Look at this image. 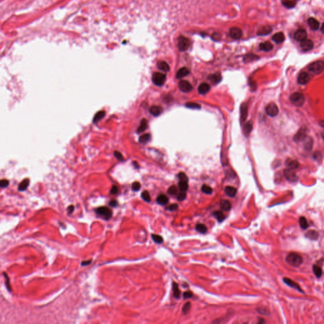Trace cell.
<instances>
[{
    "mask_svg": "<svg viewBox=\"0 0 324 324\" xmlns=\"http://www.w3.org/2000/svg\"><path fill=\"white\" fill-rule=\"evenodd\" d=\"M286 262L291 266L298 267L302 263V258L301 256L295 253H291L286 257Z\"/></svg>",
    "mask_w": 324,
    "mask_h": 324,
    "instance_id": "6da1fadb",
    "label": "cell"
},
{
    "mask_svg": "<svg viewBox=\"0 0 324 324\" xmlns=\"http://www.w3.org/2000/svg\"><path fill=\"white\" fill-rule=\"evenodd\" d=\"M324 69V63L323 61H316L311 63L308 66V70L309 72L318 75L321 74Z\"/></svg>",
    "mask_w": 324,
    "mask_h": 324,
    "instance_id": "7a4b0ae2",
    "label": "cell"
},
{
    "mask_svg": "<svg viewBox=\"0 0 324 324\" xmlns=\"http://www.w3.org/2000/svg\"><path fill=\"white\" fill-rule=\"evenodd\" d=\"M290 100L294 105L301 106L305 103V97L300 92H294L290 96Z\"/></svg>",
    "mask_w": 324,
    "mask_h": 324,
    "instance_id": "3957f363",
    "label": "cell"
},
{
    "mask_svg": "<svg viewBox=\"0 0 324 324\" xmlns=\"http://www.w3.org/2000/svg\"><path fill=\"white\" fill-rule=\"evenodd\" d=\"M191 42L187 37L181 35L178 38V48L181 51H185L189 48Z\"/></svg>",
    "mask_w": 324,
    "mask_h": 324,
    "instance_id": "277c9868",
    "label": "cell"
},
{
    "mask_svg": "<svg viewBox=\"0 0 324 324\" xmlns=\"http://www.w3.org/2000/svg\"><path fill=\"white\" fill-rule=\"evenodd\" d=\"M152 80L154 84L161 86L164 84L166 80V75L160 72L154 73L152 77Z\"/></svg>",
    "mask_w": 324,
    "mask_h": 324,
    "instance_id": "5b68a950",
    "label": "cell"
},
{
    "mask_svg": "<svg viewBox=\"0 0 324 324\" xmlns=\"http://www.w3.org/2000/svg\"><path fill=\"white\" fill-rule=\"evenodd\" d=\"M96 212L97 214L103 216L105 220L110 219L112 216V210L107 207H105H105L104 206H102V207L98 208L96 210Z\"/></svg>",
    "mask_w": 324,
    "mask_h": 324,
    "instance_id": "8992f818",
    "label": "cell"
},
{
    "mask_svg": "<svg viewBox=\"0 0 324 324\" xmlns=\"http://www.w3.org/2000/svg\"><path fill=\"white\" fill-rule=\"evenodd\" d=\"M265 111L268 115L270 117H275L279 113V108L275 103H270L266 107Z\"/></svg>",
    "mask_w": 324,
    "mask_h": 324,
    "instance_id": "52a82bcc",
    "label": "cell"
},
{
    "mask_svg": "<svg viewBox=\"0 0 324 324\" xmlns=\"http://www.w3.org/2000/svg\"><path fill=\"white\" fill-rule=\"evenodd\" d=\"M179 87L181 91L184 92H189L193 89V86L187 80H181L179 83Z\"/></svg>",
    "mask_w": 324,
    "mask_h": 324,
    "instance_id": "ba28073f",
    "label": "cell"
},
{
    "mask_svg": "<svg viewBox=\"0 0 324 324\" xmlns=\"http://www.w3.org/2000/svg\"><path fill=\"white\" fill-rule=\"evenodd\" d=\"M307 37V33L304 29H299L294 33V38L296 41L301 42Z\"/></svg>",
    "mask_w": 324,
    "mask_h": 324,
    "instance_id": "9c48e42d",
    "label": "cell"
},
{
    "mask_svg": "<svg viewBox=\"0 0 324 324\" xmlns=\"http://www.w3.org/2000/svg\"><path fill=\"white\" fill-rule=\"evenodd\" d=\"M300 46L302 51H309L312 50V49L313 48L314 44H313V42H312V40L306 39V40H305L304 41L301 42Z\"/></svg>",
    "mask_w": 324,
    "mask_h": 324,
    "instance_id": "30bf717a",
    "label": "cell"
},
{
    "mask_svg": "<svg viewBox=\"0 0 324 324\" xmlns=\"http://www.w3.org/2000/svg\"><path fill=\"white\" fill-rule=\"evenodd\" d=\"M284 174L285 177H286L288 180L291 181V182H294V181H296L298 179V177L296 175V173H294L293 170L292 169H287L284 170Z\"/></svg>",
    "mask_w": 324,
    "mask_h": 324,
    "instance_id": "8fae6325",
    "label": "cell"
},
{
    "mask_svg": "<svg viewBox=\"0 0 324 324\" xmlns=\"http://www.w3.org/2000/svg\"><path fill=\"white\" fill-rule=\"evenodd\" d=\"M230 35L234 40H239L243 35V32L238 27H232L230 30Z\"/></svg>",
    "mask_w": 324,
    "mask_h": 324,
    "instance_id": "7c38bea8",
    "label": "cell"
},
{
    "mask_svg": "<svg viewBox=\"0 0 324 324\" xmlns=\"http://www.w3.org/2000/svg\"><path fill=\"white\" fill-rule=\"evenodd\" d=\"M309 80H310V77H309V74L305 72H301L299 75L298 78V83L301 85L307 84L309 81Z\"/></svg>",
    "mask_w": 324,
    "mask_h": 324,
    "instance_id": "4fadbf2b",
    "label": "cell"
},
{
    "mask_svg": "<svg viewBox=\"0 0 324 324\" xmlns=\"http://www.w3.org/2000/svg\"><path fill=\"white\" fill-rule=\"evenodd\" d=\"M307 136V129L306 128H301L300 129L296 134L294 137V140L296 142L301 141L304 139L305 137Z\"/></svg>",
    "mask_w": 324,
    "mask_h": 324,
    "instance_id": "5bb4252c",
    "label": "cell"
},
{
    "mask_svg": "<svg viewBox=\"0 0 324 324\" xmlns=\"http://www.w3.org/2000/svg\"><path fill=\"white\" fill-rule=\"evenodd\" d=\"M308 25L309 28L313 31L318 30L320 27V22L313 17L309 18L308 19Z\"/></svg>",
    "mask_w": 324,
    "mask_h": 324,
    "instance_id": "9a60e30c",
    "label": "cell"
},
{
    "mask_svg": "<svg viewBox=\"0 0 324 324\" xmlns=\"http://www.w3.org/2000/svg\"><path fill=\"white\" fill-rule=\"evenodd\" d=\"M283 281L287 285V286H290L291 287L294 288V289H297L298 291H300L301 293H304V291L301 289L300 286H299L298 284H297L296 282H294V281H293L291 279L289 278H284L283 279Z\"/></svg>",
    "mask_w": 324,
    "mask_h": 324,
    "instance_id": "2e32d148",
    "label": "cell"
},
{
    "mask_svg": "<svg viewBox=\"0 0 324 324\" xmlns=\"http://www.w3.org/2000/svg\"><path fill=\"white\" fill-rule=\"evenodd\" d=\"M272 31V28L270 26H263L261 28H259L258 32L257 35H266L270 34Z\"/></svg>",
    "mask_w": 324,
    "mask_h": 324,
    "instance_id": "e0dca14e",
    "label": "cell"
},
{
    "mask_svg": "<svg viewBox=\"0 0 324 324\" xmlns=\"http://www.w3.org/2000/svg\"><path fill=\"white\" fill-rule=\"evenodd\" d=\"M272 39L275 43L280 44L284 41L285 36H284V34L282 33V32H279V33H277L274 34L272 36Z\"/></svg>",
    "mask_w": 324,
    "mask_h": 324,
    "instance_id": "ac0fdd59",
    "label": "cell"
},
{
    "mask_svg": "<svg viewBox=\"0 0 324 324\" xmlns=\"http://www.w3.org/2000/svg\"><path fill=\"white\" fill-rule=\"evenodd\" d=\"M273 48V46L272 44L268 41L262 42V43L259 44V49H260V50L263 51H266V52L270 51L272 50Z\"/></svg>",
    "mask_w": 324,
    "mask_h": 324,
    "instance_id": "d6986e66",
    "label": "cell"
},
{
    "mask_svg": "<svg viewBox=\"0 0 324 324\" xmlns=\"http://www.w3.org/2000/svg\"><path fill=\"white\" fill-rule=\"evenodd\" d=\"M210 89V85L206 83H202L198 87V92L200 94H206Z\"/></svg>",
    "mask_w": 324,
    "mask_h": 324,
    "instance_id": "ffe728a7",
    "label": "cell"
},
{
    "mask_svg": "<svg viewBox=\"0 0 324 324\" xmlns=\"http://www.w3.org/2000/svg\"><path fill=\"white\" fill-rule=\"evenodd\" d=\"M190 71L186 67H183L178 70L176 74V77L177 79H182V78L187 76V75L189 74Z\"/></svg>",
    "mask_w": 324,
    "mask_h": 324,
    "instance_id": "44dd1931",
    "label": "cell"
},
{
    "mask_svg": "<svg viewBox=\"0 0 324 324\" xmlns=\"http://www.w3.org/2000/svg\"><path fill=\"white\" fill-rule=\"evenodd\" d=\"M163 112V108L160 106H153L149 109V112L155 117L159 116Z\"/></svg>",
    "mask_w": 324,
    "mask_h": 324,
    "instance_id": "7402d4cb",
    "label": "cell"
},
{
    "mask_svg": "<svg viewBox=\"0 0 324 324\" xmlns=\"http://www.w3.org/2000/svg\"><path fill=\"white\" fill-rule=\"evenodd\" d=\"M208 79L213 84H219L220 82L222 80V76L220 73H216L210 76Z\"/></svg>",
    "mask_w": 324,
    "mask_h": 324,
    "instance_id": "603a6c76",
    "label": "cell"
},
{
    "mask_svg": "<svg viewBox=\"0 0 324 324\" xmlns=\"http://www.w3.org/2000/svg\"><path fill=\"white\" fill-rule=\"evenodd\" d=\"M248 115V106L246 103H243L241 107V119L242 122H244Z\"/></svg>",
    "mask_w": 324,
    "mask_h": 324,
    "instance_id": "cb8c5ba5",
    "label": "cell"
},
{
    "mask_svg": "<svg viewBox=\"0 0 324 324\" xmlns=\"http://www.w3.org/2000/svg\"><path fill=\"white\" fill-rule=\"evenodd\" d=\"M220 207L223 211H229L231 209L232 205L229 201L227 200V199H222L220 201Z\"/></svg>",
    "mask_w": 324,
    "mask_h": 324,
    "instance_id": "d4e9b609",
    "label": "cell"
},
{
    "mask_svg": "<svg viewBox=\"0 0 324 324\" xmlns=\"http://www.w3.org/2000/svg\"><path fill=\"white\" fill-rule=\"evenodd\" d=\"M225 193L229 197H234L237 194V189L232 186H227L225 188Z\"/></svg>",
    "mask_w": 324,
    "mask_h": 324,
    "instance_id": "484cf974",
    "label": "cell"
},
{
    "mask_svg": "<svg viewBox=\"0 0 324 324\" xmlns=\"http://www.w3.org/2000/svg\"><path fill=\"white\" fill-rule=\"evenodd\" d=\"M156 201L160 205H165L169 203V198L165 194H162L158 196L157 199H156Z\"/></svg>",
    "mask_w": 324,
    "mask_h": 324,
    "instance_id": "4316f807",
    "label": "cell"
},
{
    "mask_svg": "<svg viewBox=\"0 0 324 324\" xmlns=\"http://www.w3.org/2000/svg\"><path fill=\"white\" fill-rule=\"evenodd\" d=\"M302 141L304 142V146L305 149H307V150H310L313 146V141L312 140V139L310 137L306 136L304 139L302 140Z\"/></svg>",
    "mask_w": 324,
    "mask_h": 324,
    "instance_id": "83f0119b",
    "label": "cell"
},
{
    "mask_svg": "<svg viewBox=\"0 0 324 324\" xmlns=\"http://www.w3.org/2000/svg\"><path fill=\"white\" fill-rule=\"evenodd\" d=\"M253 129V123L251 121H249L245 124L243 128V133L246 136H249Z\"/></svg>",
    "mask_w": 324,
    "mask_h": 324,
    "instance_id": "f1b7e54d",
    "label": "cell"
},
{
    "mask_svg": "<svg viewBox=\"0 0 324 324\" xmlns=\"http://www.w3.org/2000/svg\"><path fill=\"white\" fill-rule=\"evenodd\" d=\"M286 165L289 167V169L294 170L297 169L299 167V163L296 160H293L291 159H287L286 161Z\"/></svg>",
    "mask_w": 324,
    "mask_h": 324,
    "instance_id": "f546056e",
    "label": "cell"
},
{
    "mask_svg": "<svg viewBox=\"0 0 324 324\" xmlns=\"http://www.w3.org/2000/svg\"><path fill=\"white\" fill-rule=\"evenodd\" d=\"M157 67L160 70L163 71V72H169L170 70V67L169 65V64L165 62H163V61L159 62L157 63Z\"/></svg>",
    "mask_w": 324,
    "mask_h": 324,
    "instance_id": "4dcf8cb0",
    "label": "cell"
},
{
    "mask_svg": "<svg viewBox=\"0 0 324 324\" xmlns=\"http://www.w3.org/2000/svg\"><path fill=\"white\" fill-rule=\"evenodd\" d=\"M306 237L308 239H311V240H316L318 239V237L319 236L318 233L316 232L315 230H311L308 231V232L306 234Z\"/></svg>",
    "mask_w": 324,
    "mask_h": 324,
    "instance_id": "1f68e13d",
    "label": "cell"
},
{
    "mask_svg": "<svg viewBox=\"0 0 324 324\" xmlns=\"http://www.w3.org/2000/svg\"><path fill=\"white\" fill-rule=\"evenodd\" d=\"M259 58V57L258 55H256L254 54H248L245 55L244 56V62H251L253 61H255Z\"/></svg>",
    "mask_w": 324,
    "mask_h": 324,
    "instance_id": "d6a6232c",
    "label": "cell"
},
{
    "mask_svg": "<svg viewBox=\"0 0 324 324\" xmlns=\"http://www.w3.org/2000/svg\"><path fill=\"white\" fill-rule=\"evenodd\" d=\"M282 3L284 6L286 7L287 8H293L296 6V1H291V0H282Z\"/></svg>",
    "mask_w": 324,
    "mask_h": 324,
    "instance_id": "836d02e7",
    "label": "cell"
},
{
    "mask_svg": "<svg viewBox=\"0 0 324 324\" xmlns=\"http://www.w3.org/2000/svg\"><path fill=\"white\" fill-rule=\"evenodd\" d=\"M147 127H148V121L145 119H143L141 121L140 126L137 129V133H142V132L146 130V129H147Z\"/></svg>",
    "mask_w": 324,
    "mask_h": 324,
    "instance_id": "e575fe53",
    "label": "cell"
},
{
    "mask_svg": "<svg viewBox=\"0 0 324 324\" xmlns=\"http://www.w3.org/2000/svg\"><path fill=\"white\" fill-rule=\"evenodd\" d=\"M105 116V111L98 112V113H96V114L95 116L94 117L93 122L95 123L98 122L99 121H100Z\"/></svg>",
    "mask_w": 324,
    "mask_h": 324,
    "instance_id": "d590c367",
    "label": "cell"
},
{
    "mask_svg": "<svg viewBox=\"0 0 324 324\" xmlns=\"http://www.w3.org/2000/svg\"><path fill=\"white\" fill-rule=\"evenodd\" d=\"M313 272L317 278H320L322 275V270L319 266L314 265H313Z\"/></svg>",
    "mask_w": 324,
    "mask_h": 324,
    "instance_id": "8d00e7d4",
    "label": "cell"
},
{
    "mask_svg": "<svg viewBox=\"0 0 324 324\" xmlns=\"http://www.w3.org/2000/svg\"><path fill=\"white\" fill-rule=\"evenodd\" d=\"M213 215L216 219V220H218L219 222H223L224 219H225V216L224 215L223 213L220 212V211H215L213 212Z\"/></svg>",
    "mask_w": 324,
    "mask_h": 324,
    "instance_id": "74e56055",
    "label": "cell"
},
{
    "mask_svg": "<svg viewBox=\"0 0 324 324\" xmlns=\"http://www.w3.org/2000/svg\"><path fill=\"white\" fill-rule=\"evenodd\" d=\"M172 289H173V291L174 297H175L176 299H179L180 298V291L179 289V286H178V285H177V283L173 282V284H172Z\"/></svg>",
    "mask_w": 324,
    "mask_h": 324,
    "instance_id": "f35d334b",
    "label": "cell"
},
{
    "mask_svg": "<svg viewBox=\"0 0 324 324\" xmlns=\"http://www.w3.org/2000/svg\"><path fill=\"white\" fill-rule=\"evenodd\" d=\"M196 230L198 232H199V233L201 234H205L206 232H207V227L204 224H202V223H198L196 225Z\"/></svg>",
    "mask_w": 324,
    "mask_h": 324,
    "instance_id": "ab89813d",
    "label": "cell"
},
{
    "mask_svg": "<svg viewBox=\"0 0 324 324\" xmlns=\"http://www.w3.org/2000/svg\"><path fill=\"white\" fill-rule=\"evenodd\" d=\"M29 180L28 179H24L22 182H21L19 186V190L20 191H24L28 187V185H29Z\"/></svg>",
    "mask_w": 324,
    "mask_h": 324,
    "instance_id": "60d3db41",
    "label": "cell"
},
{
    "mask_svg": "<svg viewBox=\"0 0 324 324\" xmlns=\"http://www.w3.org/2000/svg\"><path fill=\"white\" fill-rule=\"evenodd\" d=\"M299 222H300V227L302 229H307V228L308 227L309 225L308 223V222L307 219H306L305 217L304 216H301L300 218V220H299Z\"/></svg>",
    "mask_w": 324,
    "mask_h": 324,
    "instance_id": "b9f144b4",
    "label": "cell"
},
{
    "mask_svg": "<svg viewBox=\"0 0 324 324\" xmlns=\"http://www.w3.org/2000/svg\"><path fill=\"white\" fill-rule=\"evenodd\" d=\"M151 139V136L149 134H145L142 135V136L139 137V141L142 144H145L148 142L149 140H150Z\"/></svg>",
    "mask_w": 324,
    "mask_h": 324,
    "instance_id": "7bdbcfd3",
    "label": "cell"
},
{
    "mask_svg": "<svg viewBox=\"0 0 324 324\" xmlns=\"http://www.w3.org/2000/svg\"><path fill=\"white\" fill-rule=\"evenodd\" d=\"M201 191L206 194H212L213 193V189L211 187L204 184L201 187Z\"/></svg>",
    "mask_w": 324,
    "mask_h": 324,
    "instance_id": "ee69618b",
    "label": "cell"
},
{
    "mask_svg": "<svg viewBox=\"0 0 324 324\" xmlns=\"http://www.w3.org/2000/svg\"><path fill=\"white\" fill-rule=\"evenodd\" d=\"M179 187L181 191L186 192L188 189V183L185 181H179Z\"/></svg>",
    "mask_w": 324,
    "mask_h": 324,
    "instance_id": "f6af8a7d",
    "label": "cell"
},
{
    "mask_svg": "<svg viewBox=\"0 0 324 324\" xmlns=\"http://www.w3.org/2000/svg\"><path fill=\"white\" fill-rule=\"evenodd\" d=\"M141 198L144 199V200L147 202V203H149L151 202V196H150V194L148 193V191H144L142 192L141 193Z\"/></svg>",
    "mask_w": 324,
    "mask_h": 324,
    "instance_id": "bcb514c9",
    "label": "cell"
},
{
    "mask_svg": "<svg viewBox=\"0 0 324 324\" xmlns=\"http://www.w3.org/2000/svg\"><path fill=\"white\" fill-rule=\"evenodd\" d=\"M151 237H152L153 240L155 242V243H158V244H161L163 242V237L161 236H160V235L152 234Z\"/></svg>",
    "mask_w": 324,
    "mask_h": 324,
    "instance_id": "7dc6e473",
    "label": "cell"
},
{
    "mask_svg": "<svg viewBox=\"0 0 324 324\" xmlns=\"http://www.w3.org/2000/svg\"><path fill=\"white\" fill-rule=\"evenodd\" d=\"M186 106L189 108L191 109H200L201 105L198 104V103H187L186 104Z\"/></svg>",
    "mask_w": 324,
    "mask_h": 324,
    "instance_id": "c3c4849f",
    "label": "cell"
},
{
    "mask_svg": "<svg viewBox=\"0 0 324 324\" xmlns=\"http://www.w3.org/2000/svg\"><path fill=\"white\" fill-rule=\"evenodd\" d=\"M168 193L171 196H174L177 194V188L176 186H170L168 189Z\"/></svg>",
    "mask_w": 324,
    "mask_h": 324,
    "instance_id": "681fc988",
    "label": "cell"
},
{
    "mask_svg": "<svg viewBox=\"0 0 324 324\" xmlns=\"http://www.w3.org/2000/svg\"><path fill=\"white\" fill-rule=\"evenodd\" d=\"M191 307V302H186V303L184 305V307L182 308V312L184 313V314H186L187 313L189 312Z\"/></svg>",
    "mask_w": 324,
    "mask_h": 324,
    "instance_id": "f907efd6",
    "label": "cell"
},
{
    "mask_svg": "<svg viewBox=\"0 0 324 324\" xmlns=\"http://www.w3.org/2000/svg\"><path fill=\"white\" fill-rule=\"evenodd\" d=\"M141 188V184L138 182H134L132 184V189L134 191H138Z\"/></svg>",
    "mask_w": 324,
    "mask_h": 324,
    "instance_id": "816d5d0a",
    "label": "cell"
},
{
    "mask_svg": "<svg viewBox=\"0 0 324 324\" xmlns=\"http://www.w3.org/2000/svg\"><path fill=\"white\" fill-rule=\"evenodd\" d=\"M9 185V181L6 179L0 180V187L5 188Z\"/></svg>",
    "mask_w": 324,
    "mask_h": 324,
    "instance_id": "f5cc1de1",
    "label": "cell"
},
{
    "mask_svg": "<svg viewBox=\"0 0 324 324\" xmlns=\"http://www.w3.org/2000/svg\"><path fill=\"white\" fill-rule=\"evenodd\" d=\"M179 178L180 181H185V182H188V177L184 173H180L179 174Z\"/></svg>",
    "mask_w": 324,
    "mask_h": 324,
    "instance_id": "db71d44e",
    "label": "cell"
},
{
    "mask_svg": "<svg viewBox=\"0 0 324 324\" xmlns=\"http://www.w3.org/2000/svg\"><path fill=\"white\" fill-rule=\"evenodd\" d=\"M186 198V193L184 191H181L179 194L177 195V199L179 201H183Z\"/></svg>",
    "mask_w": 324,
    "mask_h": 324,
    "instance_id": "11a10c76",
    "label": "cell"
},
{
    "mask_svg": "<svg viewBox=\"0 0 324 324\" xmlns=\"http://www.w3.org/2000/svg\"><path fill=\"white\" fill-rule=\"evenodd\" d=\"M114 155H115V157H116L117 159H118L119 160H120V161H122V160H123V156H122V154L120 153V152H119V151H115V152H114Z\"/></svg>",
    "mask_w": 324,
    "mask_h": 324,
    "instance_id": "9f6ffc18",
    "label": "cell"
},
{
    "mask_svg": "<svg viewBox=\"0 0 324 324\" xmlns=\"http://www.w3.org/2000/svg\"><path fill=\"white\" fill-rule=\"evenodd\" d=\"M192 296H193V293L191 291H186L183 294V297L184 299L191 298Z\"/></svg>",
    "mask_w": 324,
    "mask_h": 324,
    "instance_id": "6f0895ef",
    "label": "cell"
},
{
    "mask_svg": "<svg viewBox=\"0 0 324 324\" xmlns=\"http://www.w3.org/2000/svg\"><path fill=\"white\" fill-rule=\"evenodd\" d=\"M118 187H117L116 186H113L112 189H111V191H110V193L112 194H115L117 193H118Z\"/></svg>",
    "mask_w": 324,
    "mask_h": 324,
    "instance_id": "680465c9",
    "label": "cell"
},
{
    "mask_svg": "<svg viewBox=\"0 0 324 324\" xmlns=\"http://www.w3.org/2000/svg\"><path fill=\"white\" fill-rule=\"evenodd\" d=\"M178 208V205L177 204H172L169 206V210L170 211H175Z\"/></svg>",
    "mask_w": 324,
    "mask_h": 324,
    "instance_id": "91938a15",
    "label": "cell"
},
{
    "mask_svg": "<svg viewBox=\"0 0 324 324\" xmlns=\"http://www.w3.org/2000/svg\"><path fill=\"white\" fill-rule=\"evenodd\" d=\"M109 205H110V206H112V207H116V206L118 205V201L117 200H111L109 202Z\"/></svg>",
    "mask_w": 324,
    "mask_h": 324,
    "instance_id": "94428289",
    "label": "cell"
},
{
    "mask_svg": "<svg viewBox=\"0 0 324 324\" xmlns=\"http://www.w3.org/2000/svg\"><path fill=\"white\" fill-rule=\"evenodd\" d=\"M67 210H68L69 213H70H70H72L74 210V206L73 205L69 206L68 207V209H67Z\"/></svg>",
    "mask_w": 324,
    "mask_h": 324,
    "instance_id": "6125c7cd",
    "label": "cell"
},
{
    "mask_svg": "<svg viewBox=\"0 0 324 324\" xmlns=\"http://www.w3.org/2000/svg\"><path fill=\"white\" fill-rule=\"evenodd\" d=\"M91 261H92L91 259H90V260H87V261H84V262H82V265H83V266H86V265H89L90 263H91Z\"/></svg>",
    "mask_w": 324,
    "mask_h": 324,
    "instance_id": "be15d7a7",
    "label": "cell"
},
{
    "mask_svg": "<svg viewBox=\"0 0 324 324\" xmlns=\"http://www.w3.org/2000/svg\"><path fill=\"white\" fill-rule=\"evenodd\" d=\"M219 36H220V35H219L218 34H214L213 35V40L217 41V40H219Z\"/></svg>",
    "mask_w": 324,
    "mask_h": 324,
    "instance_id": "e7e4bbea",
    "label": "cell"
},
{
    "mask_svg": "<svg viewBox=\"0 0 324 324\" xmlns=\"http://www.w3.org/2000/svg\"><path fill=\"white\" fill-rule=\"evenodd\" d=\"M263 322H265V321H264V320H261L260 322H259V323H263Z\"/></svg>",
    "mask_w": 324,
    "mask_h": 324,
    "instance_id": "03108f58",
    "label": "cell"
},
{
    "mask_svg": "<svg viewBox=\"0 0 324 324\" xmlns=\"http://www.w3.org/2000/svg\"><path fill=\"white\" fill-rule=\"evenodd\" d=\"M321 31H322V33H323V25H322V27H321Z\"/></svg>",
    "mask_w": 324,
    "mask_h": 324,
    "instance_id": "003e7915",
    "label": "cell"
}]
</instances>
